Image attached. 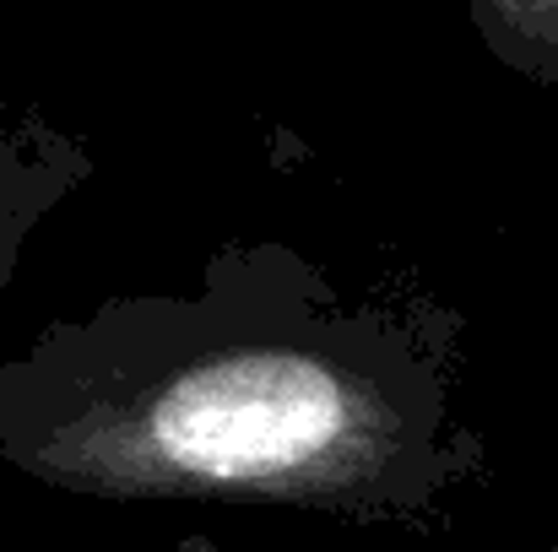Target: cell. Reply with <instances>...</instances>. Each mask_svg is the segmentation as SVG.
<instances>
[{
  "instance_id": "obj_1",
  "label": "cell",
  "mask_w": 558,
  "mask_h": 552,
  "mask_svg": "<svg viewBox=\"0 0 558 552\" xmlns=\"http://www.w3.org/2000/svg\"><path fill=\"white\" fill-rule=\"evenodd\" d=\"M439 412L379 342L190 336L142 368L76 379L16 455L65 488L109 499H228L342 510L396 504L407 471H434Z\"/></svg>"
},
{
  "instance_id": "obj_2",
  "label": "cell",
  "mask_w": 558,
  "mask_h": 552,
  "mask_svg": "<svg viewBox=\"0 0 558 552\" xmlns=\"http://www.w3.org/2000/svg\"><path fill=\"white\" fill-rule=\"evenodd\" d=\"M466 11L510 71L558 87V0H466Z\"/></svg>"
},
{
  "instance_id": "obj_3",
  "label": "cell",
  "mask_w": 558,
  "mask_h": 552,
  "mask_svg": "<svg viewBox=\"0 0 558 552\" xmlns=\"http://www.w3.org/2000/svg\"><path fill=\"white\" fill-rule=\"evenodd\" d=\"M5 255H11V249H5V238H0V271H5Z\"/></svg>"
}]
</instances>
